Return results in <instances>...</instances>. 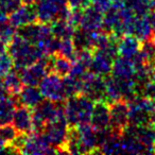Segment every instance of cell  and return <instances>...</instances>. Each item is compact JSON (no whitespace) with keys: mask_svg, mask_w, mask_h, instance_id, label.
Returning a JSON list of instances; mask_svg holds the SVG:
<instances>
[{"mask_svg":"<svg viewBox=\"0 0 155 155\" xmlns=\"http://www.w3.org/2000/svg\"><path fill=\"white\" fill-rule=\"evenodd\" d=\"M68 7L70 10H81L83 11L91 5V0H67Z\"/></svg>","mask_w":155,"mask_h":155,"instance_id":"8d00e7d4","label":"cell"},{"mask_svg":"<svg viewBox=\"0 0 155 155\" xmlns=\"http://www.w3.org/2000/svg\"><path fill=\"white\" fill-rule=\"evenodd\" d=\"M14 68L13 58L10 55L9 51L0 54V77H3Z\"/></svg>","mask_w":155,"mask_h":155,"instance_id":"836d02e7","label":"cell"},{"mask_svg":"<svg viewBox=\"0 0 155 155\" xmlns=\"http://www.w3.org/2000/svg\"><path fill=\"white\" fill-rule=\"evenodd\" d=\"M48 66H49L50 72H55L62 78L66 77L70 72L72 62L66 56L60 53H54L48 55Z\"/></svg>","mask_w":155,"mask_h":155,"instance_id":"44dd1931","label":"cell"},{"mask_svg":"<svg viewBox=\"0 0 155 155\" xmlns=\"http://www.w3.org/2000/svg\"><path fill=\"white\" fill-rule=\"evenodd\" d=\"M150 124L153 125V127H155V113L152 115V117H151V121H150Z\"/></svg>","mask_w":155,"mask_h":155,"instance_id":"ee69618b","label":"cell"},{"mask_svg":"<svg viewBox=\"0 0 155 155\" xmlns=\"http://www.w3.org/2000/svg\"><path fill=\"white\" fill-rule=\"evenodd\" d=\"M65 97L69 98L82 93V79H77L71 75H66L63 79Z\"/></svg>","mask_w":155,"mask_h":155,"instance_id":"f1b7e54d","label":"cell"},{"mask_svg":"<svg viewBox=\"0 0 155 155\" xmlns=\"http://www.w3.org/2000/svg\"><path fill=\"white\" fill-rule=\"evenodd\" d=\"M147 17H148L149 22H150L151 27H152L153 31H154V33H155V10L152 12H150V13L147 15Z\"/></svg>","mask_w":155,"mask_h":155,"instance_id":"f35d334b","label":"cell"},{"mask_svg":"<svg viewBox=\"0 0 155 155\" xmlns=\"http://www.w3.org/2000/svg\"><path fill=\"white\" fill-rule=\"evenodd\" d=\"M141 41L133 35H123L118 41V54L125 58H132L139 52Z\"/></svg>","mask_w":155,"mask_h":155,"instance_id":"ffe728a7","label":"cell"},{"mask_svg":"<svg viewBox=\"0 0 155 155\" xmlns=\"http://www.w3.org/2000/svg\"><path fill=\"white\" fill-rule=\"evenodd\" d=\"M8 51L13 58L14 68L17 71L45 56L38 46L26 41L18 34H16L9 43Z\"/></svg>","mask_w":155,"mask_h":155,"instance_id":"6da1fadb","label":"cell"},{"mask_svg":"<svg viewBox=\"0 0 155 155\" xmlns=\"http://www.w3.org/2000/svg\"><path fill=\"white\" fill-rule=\"evenodd\" d=\"M122 152L125 154H149L150 150L135 137L127 134H121Z\"/></svg>","mask_w":155,"mask_h":155,"instance_id":"cb8c5ba5","label":"cell"},{"mask_svg":"<svg viewBox=\"0 0 155 155\" xmlns=\"http://www.w3.org/2000/svg\"><path fill=\"white\" fill-rule=\"evenodd\" d=\"M22 5V0H0V9L5 14H11Z\"/></svg>","mask_w":155,"mask_h":155,"instance_id":"e575fe53","label":"cell"},{"mask_svg":"<svg viewBox=\"0 0 155 155\" xmlns=\"http://www.w3.org/2000/svg\"><path fill=\"white\" fill-rule=\"evenodd\" d=\"M135 73V66L132 60L123 56H117L113 63L110 75L116 79H133Z\"/></svg>","mask_w":155,"mask_h":155,"instance_id":"d6986e66","label":"cell"},{"mask_svg":"<svg viewBox=\"0 0 155 155\" xmlns=\"http://www.w3.org/2000/svg\"><path fill=\"white\" fill-rule=\"evenodd\" d=\"M114 60L115 58L104 50H93V60L89 66V71L100 77H107L112 72Z\"/></svg>","mask_w":155,"mask_h":155,"instance_id":"4fadbf2b","label":"cell"},{"mask_svg":"<svg viewBox=\"0 0 155 155\" xmlns=\"http://www.w3.org/2000/svg\"><path fill=\"white\" fill-rule=\"evenodd\" d=\"M7 152V144L2 140V138L0 137V153Z\"/></svg>","mask_w":155,"mask_h":155,"instance_id":"60d3db41","label":"cell"},{"mask_svg":"<svg viewBox=\"0 0 155 155\" xmlns=\"http://www.w3.org/2000/svg\"><path fill=\"white\" fill-rule=\"evenodd\" d=\"M3 79L1 80L5 91L9 95L11 96H17L21 88L24 87V83L21 81V78L18 71H10L7 74L3 75Z\"/></svg>","mask_w":155,"mask_h":155,"instance_id":"4316f807","label":"cell"},{"mask_svg":"<svg viewBox=\"0 0 155 155\" xmlns=\"http://www.w3.org/2000/svg\"><path fill=\"white\" fill-rule=\"evenodd\" d=\"M93 101H105V79L87 71L82 78V93ZM106 102V101H105Z\"/></svg>","mask_w":155,"mask_h":155,"instance_id":"52a82bcc","label":"cell"},{"mask_svg":"<svg viewBox=\"0 0 155 155\" xmlns=\"http://www.w3.org/2000/svg\"><path fill=\"white\" fill-rule=\"evenodd\" d=\"M7 95H9V94L7 93V91H5L2 82H1V80H0V99H1L2 97H5V96H7Z\"/></svg>","mask_w":155,"mask_h":155,"instance_id":"ab89813d","label":"cell"},{"mask_svg":"<svg viewBox=\"0 0 155 155\" xmlns=\"http://www.w3.org/2000/svg\"><path fill=\"white\" fill-rule=\"evenodd\" d=\"M69 124L66 120V117L61 116L58 119L47 123L43 133L49 143L56 149V154H67L65 144L68 136Z\"/></svg>","mask_w":155,"mask_h":155,"instance_id":"5b68a950","label":"cell"},{"mask_svg":"<svg viewBox=\"0 0 155 155\" xmlns=\"http://www.w3.org/2000/svg\"><path fill=\"white\" fill-rule=\"evenodd\" d=\"M16 34H17V28L10 21L9 18L0 21V41L9 45V43Z\"/></svg>","mask_w":155,"mask_h":155,"instance_id":"4dcf8cb0","label":"cell"},{"mask_svg":"<svg viewBox=\"0 0 155 155\" xmlns=\"http://www.w3.org/2000/svg\"><path fill=\"white\" fill-rule=\"evenodd\" d=\"M37 21L50 25L56 19H67L70 13L67 0H36Z\"/></svg>","mask_w":155,"mask_h":155,"instance_id":"3957f363","label":"cell"},{"mask_svg":"<svg viewBox=\"0 0 155 155\" xmlns=\"http://www.w3.org/2000/svg\"><path fill=\"white\" fill-rule=\"evenodd\" d=\"M18 135V131L13 124L10 123H5V124L0 125V137L2 138V140L5 142L7 146L11 144L13 140Z\"/></svg>","mask_w":155,"mask_h":155,"instance_id":"1f68e13d","label":"cell"},{"mask_svg":"<svg viewBox=\"0 0 155 155\" xmlns=\"http://www.w3.org/2000/svg\"><path fill=\"white\" fill-rule=\"evenodd\" d=\"M9 20L16 28L37 21L35 5L34 3H22L19 8H17L15 11L10 14Z\"/></svg>","mask_w":155,"mask_h":155,"instance_id":"9a60e30c","label":"cell"},{"mask_svg":"<svg viewBox=\"0 0 155 155\" xmlns=\"http://www.w3.org/2000/svg\"><path fill=\"white\" fill-rule=\"evenodd\" d=\"M58 53L66 56L71 62L74 60L75 55H77V50H75V47L73 45L72 38L61 39V46H60V50H58Z\"/></svg>","mask_w":155,"mask_h":155,"instance_id":"d6a6232c","label":"cell"},{"mask_svg":"<svg viewBox=\"0 0 155 155\" xmlns=\"http://www.w3.org/2000/svg\"><path fill=\"white\" fill-rule=\"evenodd\" d=\"M110 127L119 133L129 124V105L123 100L110 103Z\"/></svg>","mask_w":155,"mask_h":155,"instance_id":"7c38bea8","label":"cell"},{"mask_svg":"<svg viewBox=\"0 0 155 155\" xmlns=\"http://www.w3.org/2000/svg\"><path fill=\"white\" fill-rule=\"evenodd\" d=\"M91 3L102 13H105L113 5L112 0H91Z\"/></svg>","mask_w":155,"mask_h":155,"instance_id":"74e56055","label":"cell"},{"mask_svg":"<svg viewBox=\"0 0 155 155\" xmlns=\"http://www.w3.org/2000/svg\"><path fill=\"white\" fill-rule=\"evenodd\" d=\"M80 138V154H98L97 129L91 123L78 125Z\"/></svg>","mask_w":155,"mask_h":155,"instance_id":"8fae6325","label":"cell"},{"mask_svg":"<svg viewBox=\"0 0 155 155\" xmlns=\"http://www.w3.org/2000/svg\"><path fill=\"white\" fill-rule=\"evenodd\" d=\"M150 78H151V81H154V82H155V66L152 67V69H151Z\"/></svg>","mask_w":155,"mask_h":155,"instance_id":"7bdbcfd3","label":"cell"},{"mask_svg":"<svg viewBox=\"0 0 155 155\" xmlns=\"http://www.w3.org/2000/svg\"><path fill=\"white\" fill-rule=\"evenodd\" d=\"M51 32L53 36L58 37L60 39L72 38V35L74 33L75 29L72 25L69 24L67 19H56L50 24Z\"/></svg>","mask_w":155,"mask_h":155,"instance_id":"83f0119b","label":"cell"},{"mask_svg":"<svg viewBox=\"0 0 155 155\" xmlns=\"http://www.w3.org/2000/svg\"><path fill=\"white\" fill-rule=\"evenodd\" d=\"M98 154H123L121 133L112 130V134L98 150Z\"/></svg>","mask_w":155,"mask_h":155,"instance_id":"d4e9b609","label":"cell"},{"mask_svg":"<svg viewBox=\"0 0 155 155\" xmlns=\"http://www.w3.org/2000/svg\"><path fill=\"white\" fill-rule=\"evenodd\" d=\"M17 71V70H16ZM24 85L37 86L49 71L48 66V55H45L37 62L18 70Z\"/></svg>","mask_w":155,"mask_h":155,"instance_id":"ba28073f","label":"cell"},{"mask_svg":"<svg viewBox=\"0 0 155 155\" xmlns=\"http://www.w3.org/2000/svg\"><path fill=\"white\" fill-rule=\"evenodd\" d=\"M8 19V15L2 11V10L0 9V21H2V20Z\"/></svg>","mask_w":155,"mask_h":155,"instance_id":"b9f144b4","label":"cell"},{"mask_svg":"<svg viewBox=\"0 0 155 155\" xmlns=\"http://www.w3.org/2000/svg\"><path fill=\"white\" fill-rule=\"evenodd\" d=\"M95 103V101L83 94L67 98L64 104V112L69 127L88 123L91 121Z\"/></svg>","mask_w":155,"mask_h":155,"instance_id":"7a4b0ae2","label":"cell"},{"mask_svg":"<svg viewBox=\"0 0 155 155\" xmlns=\"http://www.w3.org/2000/svg\"><path fill=\"white\" fill-rule=\"evenodd\" d=\"M13 125L16 127L18 133L30 134L33 132L32 122V112L30 107L25 105H20L15 108L13 118H12Z\"/></svg>","mask_w":155,"mask_h":155,"instance_id":"2e32d148","label":"cell"},{"mask_svg":"<svg viewBox=\"0 0 155 155\" xmlns=\"http://www.w3.org/2000/svg\"><path fill=\"white\" fill-rule=\"evenodd\" d=\"M123 5L136 16H147L155 10V0H124Z\"/></svg>","mask_w":155,"mask_h":155,"instance_id":"484cf974","label":"cell"},{"mask_svg":"<svg viewBox=\"0 0 155 155\" xmlns=\"http://www.w3.org/2000/svg\"><path fill=\"white\" fill-rule=\"evenodd\" d=\"M140 96L144 98H148L150 100H155V82L154 81H149L148 83L142 86L140 91Z\"/></svg>","mask_w":155,"mask_h":155,"instance_id":"d590c367","label":"cell"},{"mask_svg":"<svg viewBox=\"0 0 155 155\" xmlns=\"http://www.w3.org/2000/svg\"><path fill=\"white\" fill-rule=\"evenodd\" d=\"M129 105V123L134 125L150 124L151 117L155 113V100H150L142 96H137Z\"/></svg>","mask_w":155,"mask_h":155,"instance_id":"277c9868","label":"cell"},{"mask_svg":"<svg viewBox=\"0 0 155 155\" xmlns=\"http://www.w3.org/2000/svg\"><path fill=\"white\" fill-rule=\"evenodd\" d=\"M110 103L105 101H98L95 103L91 118V124L95 129L102 130L110 127Z\"/></svg>","mask_w":155,"mask_h":155,"instance_id":"e0dca14e","label":"cell"},{"mask_svg":"<svg viewBox=\"0 0 155 155\" xmlns=\"http://www.w3.org/2000/svg\"><path fill=\"white\" fill-rule=\"evenodd\" d=\"M140 54L144 58L146 63L151 66H155V38L146 39L140 44Z\"/></svg>","mask_w":155,"mask_h":155,"instance_id":"f546056e","label":"cell"},{"mask_svg":"<svg viewBox=\"0 0 155 155\" xmlns=\"http://www.w3.org/2000/svg\"><path fill=\"white\" fill-rule=\"evenodd\" d=\"M103 15L101 11L89 5L82 11V17L79 28L87 31H101L103 30Z\"/></svg>","mask_w":155,"mask_h":155,"instance_id":"5bb4252c","label":"cell"},{"mask_svg":"<svg viewBox=\"0 0 155 155\" xmlns=\"http://www.w3.org/2000/svg\"><path fill=\"white\" fill-rule=\"evenodd\" d=\"M132 35L138 38L140 41L154 37V31H153L147 16H137L133 27Z\"/></svg>","mask_w":155,"mask_h":155,"instance_id":"603a6c76","label":"cell"},{"mask_svg":"<svg viewBox=\"0 0 155 155\" xmlns=\"http://www.w3.org/2000/svg\"><path fill=\"white\" fill-rule=\"evenodd\" d=\"M20 154H56V149L49 143L44 133L32 132L28 135L24 146L19 151Z\"/></svg>","mask_w":155,"mask_h":155,"instance_id":"30bf717a","label":"cell"},{"mask_svg":"<svg viewBox=\"0 0 155 155\" xmlns=\"http://www.w3.org/2000/svg\"><path fill=\"white\" fill-rule=\"evenodd\" d=\"M17 34L34 45L43 43L53 35L50 25L41 24L39 21L31 22L17 28Z\"/></svg>","mask_w":155,"mask_h":155,"instance_id":"9c48e42d","label":"cell"},{"mask_svg":"<svg viewBox=\"0 0 155 155\" xmlns=\"http://www.w3.org/2000/svg\"><path fill=\"white\" fill-rule=\"evenodd\" d=\"M39 91L46 99L60 102L66 99L63 86V79L55 72H48L38 84Z\"/></svg>","mask_w":155,"mask_h":155,"instance_id":"8992f818","label":"cell"},{"mask_svg":"<svg viewBox=\"0 0 155 155\" xmlns=\"http://www.w3.org/2000/svg\"><path fill=\"white\" fill-rule=\"evenodd\" d=\"M17 100L14 96L7 95L0 99V125L12 122Z\"/></svg>","mask_w":155,"mask_h":155,"instance_id":"7402d4cb","label":"cell"},{"mask_svg":"<svg viewBox=\"0 0 155 155\" xmlns=\"http://www.w3.org/2000/svg\"><path fill=\"white\" fill-rule=\"evenodd\" d=\"M123 1L124 0H112V2L114 5H123Z\"/></svg>","mask_w":155,"mask_h":155,"instance_id":"f6af8a7d","label":"cell"},{"mask_svg":"<svg viewBox=\"0 0 155 155\" xmlns=\"http://www.w3.org/2000/svg\"><path fill=\"white\" fill-rule=\"evenodd\" d=\"M15 98L18 103H20V105L33 108L44 99V96L41 95V91L37 86L26 85L25 87H22L19 94L15 96Z\"/></svg>","mask_w":155,"mask_h":155,"instance_id":"ac0fdd59","label":"cell"}]
</instances>
